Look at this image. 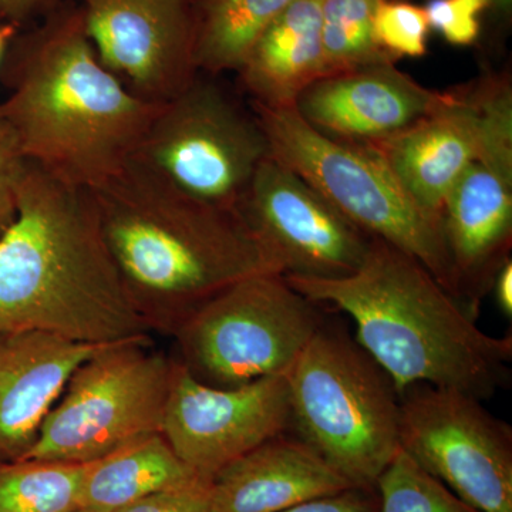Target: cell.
<instances>
[{
    "label": "cell",
    "mask_w": 512,
    "mask_h": 512,
    "mask_svg": "<svg viewBox=\"0 0 512 512\" xmlns=\"http://www.w3.org/2000/svg\"><path fill=\"white\" fill-rule=\"evenodd\" d=\"M237 210L285 276L346 278L363 264L373 238L272 157L259 165Z\"/></svg>",
    "instance_id": "12"
},
{
    "label": "cell",
    "mask_w": 512,
    "mask_h": 512,
    "mask_svg": "<svg viewBox=\"0 0 512 512\" xmlns=\"http://www.w3.org/2000/svg\"><path fill=\"white\" fill-rule=\"evenodd\" d=\"M380 0H322L323 57L326 76L373 64L396 63L376 39Z\"/></svg>",
    "instance_id": "23"
},
{
    "label": "cell",
    "mask_w": 512,
    "mask_h": 512,
    "mask_svg": "<svg viewBox=\"0 0 512 512\" xmlns=\"http://www.w3.org/2000/svg\"><path fill=\"white\" fill-rule=\"evenodd\" d=\"M271 157L284 164L350 222L421 262L456 298L453 266L441 217L424 211L404 191L372 147L323 136L295 107L251 103Z\"/></svg>",
    "instance_id": "6"
},
{
    "label": "cell",
    "mask_w": 512,
    "mask_h": 512,
    "mask_svg": "<svg viewBox=\"0 0 512 512\" xmlns=\"http://www.w3.org/2000/svg\"><path fill=\"white\" fill-rule=\"evenodd\" d=\"M8 30L0 26V64H2L3 57H5L6 45H8Z\"/></svg>",
    "instance_id": "33"
},
{
    "label": "cell",
    "mask_w": 512,
    "mask_h": 512,
    "mask_svg": "<svg viewBox=\"0 0 512 512\" xmlns=\"http://www.w3.org/2000/svg\"><path fill=\"white\" fill-rule=\"evenodd\" d=\"M400 448L481 512H512V427L483 400L414 384L400 393Z\"/></svg>",
    "instance_id": "11"
},
{
    "label": "cell",
    "mask_w": 512,
    "mask_h": 512,
    "mask_svg": "<svg viewBox=\"0 0 512 512\" xmlns=\"http://www.w3.org/2000/svg\"><path fill=\"white\" fill-rule=\"evenodd\" d=\"M271 157L254 111L211 76L158 107L131 161L192 200L237 210L259 165Z\"/></svg>",
    "instance_id": "9"
},
{
    "label": "cell",
    "mask_w": 512,
    "mask_h": 512,
    "mask_svg": "<svg viewBox=\"0 0 512 512\" xmlns=\"http://www.w3.org/2000/svg\"><path fill=\"white\" fill-rule=\"evenodd\" d=\"M208 484L150 495L114 512H210Z\"/></svg>",
    "instance_id": "28"
},
{
    "label": "cell",
    "mask_w": 512,
    "mask_h": 512,
    "mask_svg": "<svg viewBox=\"0 0 512 512\" xmlns=\"http://www.w3.org/2000/svg\"><path fill=\"white\" fill-rule=\"evenodd\" d=\"M208 483L177 456L163 434H150L87 464L80 510L114 512L150 495Z\"/></svg>",
    "instance_id": "20"
},
{
    "label": "cell",
    "mask_w": 512,
    "mask_h": 512,
    "mask_svg": "<svg viewBox=\"0 0 512 512\" xmlns=\"http://www.w3.org/2000/svg\"><path fill=\"white\" fill-rule=\"evenodd\" d=\"M90 192L124 291L151 333L173 338L229 286L282 274L238 210L192 200L134 161Z\"/></svg>",
    "instance_id": "2"
},
{
    "label": "cell",
    "mask_w": 512,
    "mask_h": 512,
    "mask_svg": "<svg viewBox=\"0 0 512 512\" xmlns=\"http://www.w3.org/2000/svg\"><path fill=\"white\" fill-rule=\"evenodd\" d=\"M174 372L151 335L109 343L74 370L25 458L89 464L161 433Z\"/></svg>",
    "instance_id": "7"
},
{
    "label": "cell",
    "mask_w": 512,
    "mask_h": 512,
    "mask_svg": "<svg viewBox=\"0 0 512 512\" xmlns=\"http://www.w3.org/2000/svg\"><path fill=\"white\" fill-rule=\"evenodd\" d=\"M441 99L443 92L421 86L394 63H382L322 77L293 107L323 136L372 144L406 130Z\"/></svg>",
    "instance_id": "16"
},
{
    "label": "cell",
    "mask_w": 512,
    "mask_h": 512,
    "mask_svg": "<svg viewBox=\"0 0 512 512\" xmlns=\"http://www.w3.org/2000/svg\"><path fill=\"white\" fill-rule=\"evenodd\" d=\"M366 146L424 211L441 217L447 195L468 165L512 158L510 79L495 74L443 92L440 103L412 126Z\"/></svg>",
    "instance_id": "10"
},
{
    "label": "cell",
    "mask_w": 512,
    "mask_h": 512,
    "mask_svg": "<svg viewBox=\"0 0 512 512\" xmlns=\"http://www.w3.org/2000/svg\"><path fill=\"white\" fill-rule=\"evenodd\" d=\"M497 308L505 319H512V259L505 262L503 268L495 276L491 291Z\"/></svg>",
    "instance_id": "30"
},
{
    "label": "cell",
    "mask_w": 512,
    "mask_h": 512,
    "mask_svg": "<svg viewBox=\"0 0 512 512\" xmlns=\"http://www.w3.org/2000/svg\"><path fill=\"white\" fill-rule=\"evenodd\" d=\"M322 0H293L264 30L238 76L251 103L281 109L326 76Z\"/></svg>",
    "instance_id": "19"
},
{
    "label": "cell",
    "mask_w": 512,
    "mask_h": 512,
    "mask_svg": "<svg viewBox=\"0 0 512 512\" xmlns=\"http://www.w3.org/2000/svg\"><path fill=\"white\" fill-rule=\"evenodd\" d=\"M87 464L0 460V512H74Z\"/></svg>",
    "instance_id": "22"
},
{
    "label": "cell",
    "mask_w": 512,
    "mask_h": 512,
    "mask_svg": "<svg viewBox=\"0 0 512 512\" xmlns=\"http://www.w3.org/2000/svg\"><path fill=\"white\" fill-rule=\"evenodd\" d=\"M355 487L288 431L231 461L208 484L210 512H282Z\"/></svg>",
    "instance_id": "18"
},
{
    "label": "cell",
    "mask_w": 512,
    "mask_h": 512,
    "mask_svg": "<svg viewBox=\"0 0 512 512\" xmlns=\"http://www.w3.org/2000/svg\"><path fill=\"white\" fill-rule=\"evenodd\" d=\"M426 10L406 0H380L375 16L376 39L394 60L423 57L430 33Z\"/></svg>",
    "instance_id": "25"
},
{
    "label": "cell",
    "mask_w": 512,
    "mask_h": 512,
    "mask_svg": "<svg viewBox=\"0 0 512 512\" xmlns=\"http://www.w3.org/2000/svg\"><path fill=\"white\" fill-rule=\"evenodd\" d=\"M106 345L37 330L0 332V460L28 456L74 370Z\"/></svg>",
    "instance_id": "17"
},
{
    "label": "cell",
    "mask_w": 512,
    "mask_h": 512,
    "mask_svg": "<svg viewBox=\"0 0 512 512\" xmlns=\"http://www.w3.org/2000/svg\"><path fill=\"white\" fill-rule=\"evenodd\" d=\"M25 165L15 134L6 121L0 119V237L15 220L18 188Z\"/></svg>",
    "instance_id": "27"
},
{
    "label": "cell",
    "mask_w": 512,
    "mask_h": 512,
    "mask_svg": "<svg viewBox=\"0 0 512 512\" xmlns=\"http://www.w3.org/2000/svg\"><path fill=\"white\" fill-rule=\"evenodd\" d=\"M47 0H0V13L10 18L28 15Z\"/></svg>",
    "instance_id": "31"
},
{
    "label": "cell",
    "mask_w": 512,
    "mask_h": 512,
    "mask_svg": "<svg viewBox=\"0 0 512 512\" xmlns=\"http://www.w3.org/2000/svg\"><path fill=\"white\" fill-rule=\"evenodd\" d=\"M488 2H490V8L497 10V12L504 13V15L510 13L512 0H488Z\"/></svg>",
    "instance_id": "32"
},
{
    "label": "cell",
    "mask_w": 512,
    "mask_h": 512,
    "mask_svg": "<svg viewBox=\"0 0 512 512\" xmlns=\"http://www.w3.org/2000/svg\"><path fill=\"white\" fill-rule=\"evenodd\" d=\"M293 0H191L198 73L239 72L256 40Z\"/></svg>",
    "instance_id": "21"
},
{
    "label": "cell",
    "mask_w": 512,
    "mask_h": 512,
    "mask_svg": "<svg viewBox=\"0 0 512 512\" xmlns=\"http://www.w3.org/2000/svg\"><path fill=\"white\" fill-rule=\"evenodd\" d=\"M74 512H94V511H89V510H77V511H74Z\"/></svg>",
    "instance_id": "34"
},
{
    "label": "cell",
    "mask_w": 512,
    "mask_h": 512,
    "mask_svg": "<svg viewBox=\"0 0 512 512\" xmlns=\"http://www.w3.org/2000/svg\"><path fill=\"white\" fill-rule=\"evenodd\" d=\"M6 84L0 119L25 160L90 191L126 167L161 106L131 93L100 62L79 13L40 30Z\"/></svg>",
    "instance_id": "4"
},
{
    "label": "cell",
    "mask_w": 512,
    "mask_h": 512,
    "mask_svg": "<svg viewBox=\"0 0 512 512\" xmlns=\"http://www.w3.org/2000/svg\"><path fill=\"white\" fill-rule=\"evenodd\" d=\"M289 430L286 373L218 389L198 382L175 362L161 434L177 456L205 480Z\"/></svg>",
    "instance_id": "13"
},
{
    "label": "cell",
    "mask_w": 512,
    "mask_h": 512,
    "mask_svg": "<svg viewBox=\"0 0 512 512\" xmlns=\"http://www.w3.org/2000/svg\"><path fill=\"white\" fill-rule=\"evenodd\" d=\"M379 512H481L399 448L376 481Z\"/></svg>",
    "instance_id": "24"
},
{
    "label": "cell",
    "mask_w": 512,
    "mask_h": 512,
    "mask_svg": "<svg viewBox=\"0 0 512 512\" xmlns=\"http://www.w3.org/2000/svg\"><path fill=\"white\" fill-rule=\"evenodd\" d=\"M103 343L151 335L134 311L90 190L26 161L0 237V332Z\"/></svg>",
    "instance_id": "1"
},
{
    "label": "cell",
    "mask_w": 512,
    "mask_h": 512,
    "mask_svg": "<svg viewBox=\"0 0 512 512\" xmlns=\"http://www.w3.org/2000/svg\"><path fill=\"white\" fill-rule=\"evenodd\" d=\"M285 278L311 301L349 315L356 342L400 393L430 384L485 400L510 386L511 333L478 328L426 266L383 239L372 238L363 264L346 278Z\"/></svg>",
    "instance_id": "3"
},
{
    "label": "cell",
    "mask_w": 512,
    "mask_h": 512,
    "mask_svg": "<svg viewBox=\"0 0 512 512\" xmlns=\"http://www.w3.org/2000/svg\"><path fill=\"white\" fill-rule=\"evenodd\" d=\"M291 429L355 487L400 448V392L355 338L323 319L286 373Z\"/></svg>",
    "instance_id": "5"
},
{
    "label": "cell",
    "mask_w": 512,
    "mask_h": 512,
    "mask_svg": "<svg viewBox=\"0 0 512 512\" xmlns=\"http://www.w3.org/2000/svg\"><path fill=\"white\" fill-rule=\"evenodd\" d=\"M456 299L477 319L498 271L511 259L512 161L468 165L441 210Z\"/></svg>",
    "instance_id": "15"
},
{
    "label": "cell",
    "mask_w": 512,
    "mask_h": 512,
    "mask_svg": "<svg viewBox=\"0 0 512 512\" xmlns=\"http://www.w3.org/2000/svg\"><path fill=\"white\" fill-rule=\"evenodd\" d=\"M318 306L282 274L249 276L214 296L174 333V360L218 389L288 373L325 319Z\"/></svg>",
    "instance_id": "8"
},
{
    "label": "cell",
    "mask_w": 512,
    "mask_h": 512,
    "mask_svg": "<svg viewBox=\"0 0 512 512\" xmlns=\"http://www.w3.org/2000/svg\"><path fill=\"white\" fill-rule=\"evenodd\" d=\"M100 62L131 93L163 104L198 76L191 0H76Z\"/></svg>",
    "instance_id": "14"
},
{
    "label": "cell",
    "mask_w": 512,
    "mask_h": 512,
    "mask_svg": "<svg viewBox=\"0 0 512 512\" xmlns=\"http://www.w3.org/2000/svg\"><path fill=\"white\" fill-rule=\"evenodd\" d=\"M488 0H429L424 6L430 29L453 46H471L480 35V16Z\"/></svg>",
    "instance_id": "26"
},
{
    "label": "cell",
    "mask_w": 512,
    "mask_h": 512,
    "mask_svg": "<svg viewBox=\"0 0 512 512\" xmlns=\"http://www.w3.org/2000/svg\"><path fill=\"white\" fill-rule=\"evenodd\" d=\"M282 512H379L376 488L352 487L338 494L313 498Z\"/></svg>",
    "instance_id": "29"
}]
</instances>
